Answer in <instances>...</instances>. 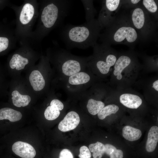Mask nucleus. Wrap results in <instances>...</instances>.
I'll return each instance as SVG.
<instances>
[{
  "instance_id": "obj_15",
  "label": "nucleus",
  "mask_w": 158,
  "mask_h": 158,
  "mask_svg": "<svg viewBox=\"0 0 158 158\" xmlns=\"http://www.w3.org/2000/svg\"><path fill=\"white\" fill-rule=\"evenodd\" d=\"M158 142V127L152 126L150 129L147 135L145 148L149 152H152L156 149Z\"/></svg>"
},
{
  "instance_id": "obj_2",
  "label": "nucleus",
  "mask_w": 158,
  "mask_h": 158,
  "mask_svg": "<svg viewBox=\"0 0 158 158\" xmlns=\"http://www.w3.org/2000/svg\"><path fill=\"white\" fill-rule=\"evenodd\" d=\"M111 73L110 84L116 90L131 87L136 82L142 69L138 54L133 50L118 52L116 61Z\"/></svg>"
},
{
  "instance_id": "obj_6",
  "label": "nucleus",
  "mask_w": 158,
  "mask_h": 158,
  "mask_svg": "<svg viewBox=\"0 0 158 158\" xmlns=\"http://www.w3.org/2000/svg\"><path fill=\"white\" fill-rule=\"evenodd\" d=\"M92 47L94 53L88 65L100 74L105 76L109 75L117 59L118 52L111 46L103 43H96Z\"/></svg>"
},
{
  "instance_id": "obj_26",
  "label": "nucleus",
  "mask_w": 158,
  "mask_h": 158,
  "mask_svg": "<svg viewBox=\"0 0 158 158\" xmlns=\"http://www.w3.org/2000/svg\"><path fill=\"white\" fill-rule=\"evenodd\" d=\"M89 148L90 151L92 152L93 158H101L105 153L104 145L99 142L90 144Z\"/></svg>"
},
{
  "instance_id": "obj_33",
  "label": "nucleus",
  "mask_w": 158,
  "mask_h": 158,
  "mask_svg": "<svg viewBox=\"0 0 158 158\" xmlns=\"http://www.w3.org/2000/svg\"><path fill=\"white\" fill-rule=\"evenodd\" d=\"M54 105L58 108L60 111L63 109L64 105L63 103L57 99H54L51 102L50 105Z\"/></svg>"
},
{
  "instance_id": "obj_18",
  "label": "nucleus",
  "mask_w": 158,
  "mask_h": 158,
  "mask_svg": "<svg viewBox=\"0 0 158 158\" xmlns=\"http://www.w3.org/2000/svg\"><path fill=\"white\" fill-rule=\"evenodd\" d=\"M122 135L126 140L133 141L139 139L142 136V133L139 129L129 126H126L122 129Z\"/></svg>"
},
{
  "instance_id": "obj_31",
  "label": "nucleus",
  "mask_w": 158,
  "mask_h": 158,
  "mask_svg": "<svg viewBox=\"0 0 158 158\" xmlns=\"http://www.w3.org/2000/svg\"><path fill=\"white\" fill-rule=\"evenodd\" d=\"M9 45L8 39L4 37H0V52L6 49Z\"/></svg>"
},
{
  "instance_id": "obj_4",
  "label": "nucleus",
  "mask_w": 158,
  "mask_h": 158,
  "mask_svg": "<svg viewBox=\"0 0 158 158\" xmlns=\"http://www.w3.org/2000/svg\"><path fill=\"white\" fill-rule=\"evenodd\" d=\"M72 1L67 0H44L42 2L37 30L40 40L60 25L67 15Z\"/></svg>"
},
{
  "instance_id": "obj_24",
  "label": "nucleus",
  "mask_w": 158,
  "mask_h": 158,
  "mask_svg": "<svg viewBox=\"0 0 158 158\" xmlns=\"http://www.w3.org/2000/svg\"><path fill=\"white\" fill-rule=\"evenodd\" d=\"M105 105L104 103L102 101L91 98L88 101L87 108L90 114L95 115L98 114Z\"/></svg>"
},
{
  "instance_id": "obj_23",
  "label": "nucleus",
  "mask_w": 158,
  "mask_h": 158,
  "mask_svg": "<svg viewBox=\"0 0 158 158\" xmlns=\"http://www.w3.org/2000/svg\"><path fill=\"white\" fill-rule=\"evenodd\" d=\"M81 1L84 8L86 22L94 19L97 11L94 6L93 1L82 0Z\"/></svg>"
},
{
  "instance_id": "obj_28",
  "label": "nucleus",
  "mask_w": 158,
  "mask_h": 158,
  "mask_svg": "<svg viewBox=\"0 0 158 158\" xmlns=\"http://www.w3.org/2000/svg\"><path fill=\"white\" fill-rule=\"evenodd\" d=\"M60 113V111L58 108L51 105L48 106L44 112V116L46 119L53 120L57 118Z\"/></svg>"
},
{
  "instance_id": "obj_20",
  "label": "nucleus",
  "mask_w": 158,
  "mask_h": 158,
  "mask_svg": "<svg viewBox=\"0 0 158 158\" xmlns=\"http://www.w3.org/2000/svg\"><path fill=\"white\" fill-rule=\"evenodd\" d=\"M12 96L13 103L14 106L17 107H25L27 106L31 100L29 96L21 95L17 90L13 91L12 93Z\"/></svg>"
},
{
  "instance_id": "obj_25",
  "label": "nucleus",
  "mask_w": 158,
  "mask_h": 158,
  "mask_svg": "<svg viewBox=\"0 0 158 158\" xmlns=\"http://www.w3.org/2000/svg\"><path fill=\"white\" fill-rule=\"evenodd\" d=\"M119 107L117 105L111 104L105 106L98 113L97 116L100 120H103L107 116L115 114L118 112Z\"/></svg>"
},
{
  "instance_id": "obj_7",
  "label": "nucleus",
  "mask_w": 158,
  "mask_h": 158,
  "mask_svg": "<svg viewBox=\"0 0 158 158\" xmlns=\"http://www.w3.org/2000/svg\"><path fill=\"white\" fill-rule=\"evenodd\" d=\"M57 53L62 72L64 75L68 76L80 72L83 66L85 65L91 57L87 59L78 57L63 49L58 50Z\"/></svg>"
},
{
  "instance_id": "obj_19",
  "label": "nucleus",
  "mask_w": 158,
  "mask_h": 158,
  "mask_svg": "<svg viewBox=\"0 0 158 158\" xmlns=\"http://www.w3.org/2000/svg\"><path fill=\"white\" fill-rule=\"evenodd\" d=\"M29 63L28 59L18 54H14L9 62V66L12 69L16 68L17 70L24 68L25 65Z\"/></svg>"
},
{
  "instance_id": "obj_21",
  "label": "nucleus",
  "mask_w": 158,
  "mask_h": 158,
  "mask_svg": "<svg viewBox=\"0 0 158 158\" xmlns=\"http://www.w3.org/2000/svg\"><path fill=\"white\" fill-rule=\"evenodd\" d=\"M91 78L88 73L84 72H80L69 77V83L73 85H78L88 83Z\"/></svg>"
},
{
  "instance_id": "obj_16",
  "label": "nucleus",
  "mask_w": 158,
  "mask_h": 158,
  "mask_svg": "<svg viewBox=\"0 0 158 158\" xmlns=\"http://www.w3.org/2000/svg\"><path fill=\"white\" fill-rule=\"evenodd\" d=\"M29 79L31 85L35 91L41 90L45 86V80L42 74L38 70H34L31 72Z\"/></svg>"
},
{
  "instance_id": "obj_22",
  "label": "nucleus",
  "mask_w": 158,
  "mask_h": 158,
  "mask_svg": "<svg viewBox=\"0 0 158 158\" xmlns=\"http://www.w3.org/2000/svg\"><path fill=\"white\" fill-rule=\"evenodd\" d=\"M141 4L149 13L158 20V0H142Z\"/></svg>"
},
{
  "instance_id": "obj_3",
  "label": "nucleus",
  "mask_w": 158,
  "mask_h": 158,
  "mask_svg": "<svg viewBox=\"0 0 158 158\" xmlns=\"http://www.w3.org/2000/svg\"><path fill=\"white\" fill-rule=\"evenodd\" d=\"M101 28L97 19L79 25H67L62 29L61 36L68 47L85 49L96 43Z\"/></svg>"
},
{
  "instance_id": "obj_9",
  "label": "nucleus",
  "mask_w": 158,
  "mask_h": 158,
  "mask_svg": "<svg viewBox=\"0 0 158 158\" xmlns=\"http://www.w3.org/2000/svg\"><path fill=\"white\" fill-rule=\"evenodd\" d=\"M32 2L27 1L20 7L18 11L17 17L18 32L20 31H27L36 16L37 10L36 6Z\"/></svg>"
},
{
  "instance_id": "obj_8",
  "label": "nucleus",
  "mask_w": 158,
  "mask_h": 158,
  "mask_svg": "<svg viewBox=\"0 0 158 158\" xmlns=\"http://www.w3.org/2000/svg\"><path fill=\"white\" fill-rule=\"evenodd\" d=\"M114 96L120 103L130 109H137L142 104V95L131 87L120 90L114 89Z\"/></svg>"
},
{
  "instance_id": "obj_10",
  "label": "nucleus",
  "mask_w": 158,
  "mask_h": 158,
  "mask_svg": "<svg viewBox=\"0 0 158 158\" xmlns=\"http://www.w3.org/2000/svg\"><path fill=\"white\" fill-rule=\"evenodd\" d=\"M121 4V0L102 1V8L97 19L102 30L106 27L120 10Z\"/></svg>"
},
{
  "instance_id": "obj_1",
  "label": "nucleus",
  "mask_w": 158,
  "mask_h": 158,
  "mask_svg": "<svg viewBox=\"0 0 158 158\" xmlns=\"http://www.w3.org/2000/svg\"><path fill=\"white\" fill-rule=\"evenodd\" d=\"M99 38L101 43L110 46L123 44L132 50L140 43L139 35L130 20L129 11L121 8L100 33Z\"/></svg>"
},
{
  "instance_id": "obj_14",
  "label": "nucleus",
  "mask_w": 158,
  "mask_h": 158,
  "mask_svg": "<svg viewBox=\"0 0 158 158\" xmlns=\"http://www.w3.org/2000/svg\"><path fill=\"white\" fill-rule=\"evenodd\" d=\"M142 59L143 63L142 69L148 72L157 71L158 70V56H148L145 54H139Z\"/></svg>"
},
{
  "instance_id": "obj_27",
  "label": "nucleus",
  "mask_w": 158,
  "mask_h": 158,
  "mask_svg": "<svg viewBox=\"0 0 158 158\" xmlns=\"http://www.w3.org/2000/svg\"><path fill=\"white\" fill-rule=\"evenodd\" d=\"M104 145L105 153L110 156V158H123V154L121 150L117 149L114 145L110 144Z\"/></svg>"
},
{
  "instance_id": "obj_13",
  "label": "nucleus",
  "mask_w": 158,
  "mask_h": 158,
  "mask_svg": "<svg viewBox=\"0 0 158 158\" xmlns=\"http://www.w3.org/2000/svg\"><path fill=\"white\" fill-rule=\"evenodd\" d=\"M143 95L147 98L157 99L158 78L155 76L144 81L142 85Z\"/></svg>"
},
{
  "instance_id": "obj_32",
  "label": "nucleus",
  "mask_w": 158,
  "mask_h": 158,
  "mask_svg": "<svg viewBox=\"0 0 158 158\" xmlns=\"http://www.w3.org/2000/svg\"><path fill=\"white\" fill-rule=\"evenodd\" d=\"M59 158H73V156L69 150L65 149L61 151Z\"/></svg>"
},
{
  "instance_id": "obj_12",
  "label": "nucleus",
  "mask_w": 158,
  "mask_h": 158,
  "mask_svg": "<svg viewBox=\"0 0 158 158\" xmlns=\"http://www.w3.org/2000/svg\"><path fill=\"white\" fill-rule=\"evenodd\" d=\"M80 122L79 115L76 112L72 111L68 113L63 119L60 122L58 128L63 132L68 131L75 129Z\"/></svg>"
},
{
  "instance_id": "obj_5",
  "label": "nucleus",
  "mask_w": 158,
  "mask_h": 158,
  "mask_svg": "<svg viewBox=\"0 0 158 158\" xmlns=\"http://www.w3.org/2000/svg\"><path fill=\"white\" fill-rule=\"evenodd\" d=\"M129 13L131 23L139 35L140 43L147 44L157 40L158 20L146 11L141 2L129 11Z\"/></svg>"
},
{
  "instance_id": "obj_30",
  "label": "nucleus",
  "mask_w": 158,
  "mask_h": 158,
  "mask_svg": "<svg viewBox=\"0 0 158 158\" xmlns=\"http://www.w3.org/2000/svg\"><path fill=\"white\" fill-rule=\"evenodd\" d=\"M80 154L78 155L79 158H90L91 154L89 149L86 146H83L80 147Z\"/></svg>"
},
{
  "instance_id": "obj_17",
  "label": "nucleus",
  "mask_w": 158,
  "mask_h": 158,
  "mask_svg": "<svg viewBox=\"0 0 158 158\" xmlns=\"http://www.w3.org/2000/svg\"><path fill=\"white\" fill-rule=\"evenodd\" d=\"M22 114L19 111L8 107L0 109V120L8 119L11 122H15L20 120Z\"/></svg>"
},
{
  "instance_id": "obj_29",
  "label": "nucleus",
  "mask_w": 158,
  "mask_h": 158,
  "mask_svg": "<svg viewBox=\"0 0 158 158\" xmlns=\"http://www.w3.org/2000/svg\"><path fill=\"white\" fill-rule=\"evenodd\" d=\"M141 1V0H122L121 8L130 11L138 6Z\"/></svg>"
},
{
  "instance_id": "obj_11",
  "label": "nucleus",
  "mask_w": 158,
  "mask_h": 158,
  "mask_svg": "<svg viewBox=\"0 0 158 158\" xmlns=\"http://www.w3.org/2000/svg\"><path fill=\"white\" fill-rule=\"evenodd\" d=\"M13 152L22 158H34L36 152L35 148L29 144L21 141L15 142L12 146Z\"/></svg>"
}]
</instances>
